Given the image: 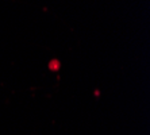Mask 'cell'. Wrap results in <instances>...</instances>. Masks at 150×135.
<instances>
[{
    "mask_svg": "<svg viewBox=\"0 0 150 135\" xmlns=\"http://www.w3.org/2000/svg\"><path fill=\"white\" fill-rule=\"evenodd\" d=\"M47 68L52 72H58L59 68H61V62H59L58 59H50V62L47 64Z\"/></svg>",
    "mask_w": 150,
    "mask_h": 135,
    "instance_id": "6da1fadb",
    "label": "cell"
}]
</instances>
